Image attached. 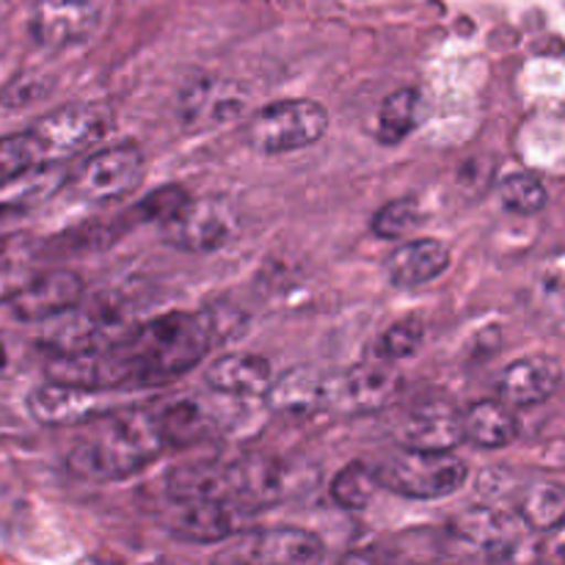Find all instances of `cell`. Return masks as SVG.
<instances>
[{
    "label": "cell",
    "instance_id": "obj_1",
    "mask_svg": "<svg viewBox=\"0 0 565 565\" xmlns=\"http://www.w3.org/2000/svg\"><path fill=\"white\" fill-rule=\"evenodd\" d=\"M218 337L210 312H166L138 323L127 340L114 345L132 373L136 386H160L196 367Z\"/></svg>",
    "mask_w": 565,
    "mask_h": 565
},
{
    "label": "cell",
    "instance_id": "obj_2",
    "mask_svg": "<svg viewBox=\"0 0 565 565\" xmlns=\"http://www.w3.org/2000/svg\"><path fill=\"white\" fill-rule=\"evenodd\" d=\"M166 450V439L154 412H110L94 419V430L83 436L66 456V469L92 483H110L141 472Z\"/></svg>",
    "mask_w": 565,
    "mask_h": 565
},
{
    "label": "cell",
    "instance_id": "obj_3",
    "mask_svg": "<svg viewBox=\"0 0 565 565\" xmlns=\"http://www.w3.org/2000/svg\"><path fill=\"white\" fill-rule=\"evenodd\" d=\"M127 301L116 296H97L94 301H81L70 312L47 320V331L39 340V348L53 356L83 351H105L119 345L136 329Z\"/></svg>",
    "mask_w": 565,
    "mask_h": 565
},
{
    "label": "cell",
    "instance_id": "obj_4",
    "mask_svg": "<svg viewBox=\"0 0 565 565\" xmlns=\"http://www.w3.org/2000/svg\"><path fill=\"white\" fill-rule=\"evenodd\" d=\"M384 489L408 500H441L467 483L469 467L456 450H419L403 447L401 452L386 458L379 469Z\"/></svg>",
    "mask_w": 565,
    "mask_h": 565
},
{
    "label": "cell",
    "instance_id": "obj_5",
    "mask_svg": "<svg viewBox=\"0 0 565 565\" xmlns=\"http://www.w3.org/2000/svg\"><path fill=\"white\" fill-rule=\"evenodd\" d=\"M114 125V110L105 103H70L50 110L28 127L39 158L44 166L66 163L75 154L86 152Z\"/></svg>",
    "mask_w": 565,
    "mask_h": 565
},
{
    "label": "cell",
    "instance_id": "obj_6",
    "mask_svg": "<svg viewBox=\"0 0 565 565\" xmlns=\"http://www.w3.org/2000/svg\"><path fill=\"white\" fill-rule=\"evenodd\" d=\"M329 130V114L315 99H279L257 110L246 127V141L259 154H285L318 143Z\"/></svg>",
    "mask_w": 565,
    "mask_h": 565
},
{
    "label": "cell",
    "instance_id": "obj_7",
    "mask_svg": "<svg viewBox=\"0 0 565 565\" xmlns=\"http://www.w3.org/2000/svg\"><path fill=\"white\" fill-rule=\"evenodd\" d=\"M163 226V241L188 254H213L237 232V210L224 196L185 199Z\"/></svg>",
    "mask_w": 565,
    "mask_h": 565
},
{
    "label": "cell",
    "instance_id": "obj_8",
    "mask_svg": "<svg viewBox=\"0 0 565 565\" xmlns=\"http://www.w3.org/2000/svg\"><path fill=\"white\" fill-rule=\"evenodd\" d=\"M232 463H235L237 502L246 513L279 505V502L315 489V483H318V472L307 463L263 456H248Z\"/></svg>",
    "mask_w": 565,
    "mask_h": 565
},
{
    "label": "cell",
    "instance_id": "obj_9",
    "mask_svg": "<svg viewBox=\"0 0 565 565\" xmlns=\"http://www.w3.org/2000/svg\"><path fill=\"white\" fill-rule=\"evenodd\" d=\"M143 177V154L138 147L119 143V147L99 149L88 154L75 174L70 177L72 191L94 204L116 202L127 196Z\"/></svg>",
    "mask_w": 565,
    "mask_h": 565
},
{
    "label": "cell",
    "instance_id": "obj_10",
    "mask_svg": "<svg viewBox=\"0 0 565 565\" xmlns=\"http://www.w3.org/2000/svg\"><path fill=\"white\" fill-rule=\"evenodd\" d=\"M246 105L248 92L237 81H230V77H199V81L188 83L182 88L177 116H180L185 130L207 132L241 119Z\"/></svg>",
    "mask_w": 565,
    "mask_h": 565
},
{
    "label": "cell",
    "instance_id": "obj_11",
    "mask_svg": "<svg viewBox=\"0 0 565 565\" xmlns=\"http://www.w3.org/2000/svg\"><path fill=\"white\" fill-rule=\"evenodd\" d=\"M25 403L28 414H31L39 425H50V428L86 425L114 412L108 392L86 390V386L64 384V381L53 379L33 386Z\"/></svg>",
    "mask_w": 565,
    "mask_h": 565
},
{
    "label": "cell",
    "instance_id": "obj_12",
    "mask_svg": "<svg viewBox=\"0 0 565 565\" xmlns=\"http://www.w3.org/2000/svg\"><path fill=\"white\" fill-rule=\"evenodd\" d=\"M86 296V285L72 270H47V274L28 279L6 296V307L14 320L22 323H47L58 315L70 312Z\"/></svg>",
    "mask_w": 565,
    "mask_h": 565
},
{
    "label": "cell",
    "instance_id": "obj_13",
    "mask_svg": "<svg viewBox=\"0 0 565 565\" xmlns=\"http://www.w3.org/2000/svg\"><path fill=\"white\" fill-rule=\"evenodd\" d=\"M99 25L94 0H36L28 20L33 42L47 50H66L83 44Z\"/></svg>",
    "mask_w": 565,
    "mask_h": 565
},
{
    "label": "cell",
    "instance_id": "obj_14",
    "mask_svg": "<svg viewBox=\"0 0 565 565\" xmlns=\"http://www.w3.org/2000/svg\"><path fill=\"white\" fill-rule=\"evenodd\" d=\"M522 530L505 513H497L491 508H475L463 513L452 524V544L458 552L483 561H508L516 555Z\"/></svg>",
    "mask_w": 565,
    "mask_h": 565
},
{
    "label": "cell",
    "instance_id": "obj_15",
    "mask_svg": "<svg viewBox=\"0 0 565 565\" xmlns=\"http://www.w3.org/2000/svg\"><path fill=\"white\" fill-rule=\"evenodd\" d=\"M401 390V375L386 364H362L351 373L337 375L331 384V406L351 414L384 408Z\"/></svg>",
    "mask_w": 565,
    "mask_h": 565
},
{
    "label": "cell",
    "instance_id": "obj_16",
    "mask_svg": "<svg viewBox=\"0 0 565 565\" xmlns=\"http://www.w3.org/2000/svg\"><path fill=\"white\" fill-rule=\"evenodd\" d=\"M401 441L419 450H456L463 441V412L436 397L417 403L403 419Z\"/></svg>",
    "mask_w": 565,
    "mask_h": 565
},
{
    "label": "cell",
    "instance_id": "obj_17",
    "mask_svg": "<svg viewBox=\"0 0 565 565\" xmlns=\"http://www.w3.org/2000/svg\"><path fill=\"white\" fill-rule=\"evenodd\" d=\"M169 500L226 502L246 513L237 502L235 467L232 461H191L169 475Z\"/></svg>",
    "mask_w": 565,
    "mask_h": 565
},
{
    "label": "cell",
    "instance_id": "obj_18",
    "mask_svg": "<svg viewBox=\"0 0 565 565\" xmlns=\"http://www.w3.org/2000/svg\"><path fill=\"white\" fill-rule=\"evenodd\" d=\"M331 384L334 379L315 367H292L276 375L265 401L276 414L285 417H312L331 406Z\"/></svg>",
    "mask_w": 565,
    "mask_h": 565
},
{
    "label": "cell",
    "instance_id": "obj_19",
    "mask_svg": "<svg viewBox=\"0 0 565 565\" xmlns=\"http://www.w3.org/2000/svg\"><path fill=\"white\" fill-rule=\"evenodd\" d=\"M241 557L254 563L307 565L323 561V541L301 527L257 530L241 541Z\"/></svg>",
    "mask_w": 565,
    "mask_h": 565
},
{
    "label": "cell",
    "instance_id": "obj_20",
    "mask_svg": "<svg viewBox=\"0 0 565 565\" xmlns=\"http://www.w3.org/2000/svg\"><path fill=\"white\" fill-rule=\"evenodd\" d=\"M563 381V370L550 356H527L508 364L500 379V397L513 408H530L550 401Z\"/></svg>",
    "mask_w": 565,
    "mask_h": 565
},
{
    "label": "cell",
    "instance_id": "obj_21",
    "mask_svg": "<svg viewBox=\"0 0 565 565\" xmlns=\"http://www.w3.org/2000/svg\"><path fill=\"white\" fill-rule=\"evenodd\" d=\"M274 379V364L254 353H226L204 370L210 390L226 397H265Z\"/></svg>",
    "mask_w": 565,
    "mask_h": 565
},
{
    "label": "cell",
    "instance_id": "obj_22",
    "mask_svg": "<svg viewBox=\"0 0 565 565\" xmlns=\"http://www.w3.org/2000/svg\"><path fill=\"white\" fill-rule=\"evenodd\" d=\"M447 268H450V248L434 237L403 243L386 259V276L395 287H423L439 279Z\"/></svg>",
    "mask_w": 565,
    "mask_h": 565
},
{
    "label": "cell",
    "instance_id": "obj_23",
    "mask_svg": "<svg viewBox=\"0 0 565 565\" xmlns=\"http://www.w3.org/2000/svg\"><path fill=\"white\" fill-rule=\"evenodd\" d=\"M241 516L235 505L226 502H180L171 500L169 530L185 541L210 544L224 541L235 533V522Z\"/></svg>",
    "mask_w": 565,
    "mask_h": 565
},
{
    "label": "cell",
    "instance_id": "obj_24",
    "mask_svg": "<svg viewBox=\"0 0 565 565\" xmlns=\"http://www.w3.org/2000/svg\"><path fill=\"white\" fill-rule=\"evenodd\" d=\"M519 436V419L513 406H508L502 397L497 401H478L463 412V439L475 447L486 450H500L508 447Z\"/></svg>",
    "mask_w": 565,
    "mask_h": 565
},
{
    "label": "cell",
    "instance_id": "obj_25",
    "mask_svg": "<svg viewBox=\"0 0 565 565\" xmlns=\"http://www.w3.org/2000/svg\"><path fill=\"white\" fill-rule=\"evenodd\" d=\"M64 182H70V174L64 171V163L39 166V169L25 171L14 180L0 185V215L25 213L36 204L47 202Z\"/></svg>",
    "mask_w": 565,
    "mask_h": 565
},
{
    "label": "cell",
    "instance_id": "obj_26",
    "mask_svg": "<svg viewBox=\"0 0 565 565\" xmlns=\"http://www.w3.org/2000/svg\"><path fill=\"white\" fill-rule=\"evenodd\" d=\"M163 434L166 447H191L210 436L213 430V417L207 408L193 397H180V401H169L163 408L154 412Z\"/></svg>",
    "mask_w": 565,
    "mask_h": 565
},
{
    "label": "cell",
    "instance_id": "obj_27",
    "mask_svg": "<svg viewBox=\"0 0 565 565\" xmlns=\"http://www.w3.org/2000/svg\"><path fill=\"white\" fill-rule=\"evenodd\" d=\"M519 516L524 527L535 533H552L565 522V489L552 480H539L524 491L519 502Z\"/></svg>",
    "mask_w": 565,
    "mask_h": 565
},
{
    "label": "cell",
    "instance_id": "obj_28",
    "mask_svg": "<svg viewBox=\"0 0 565 565\" xmlns=\"http://www.w3.org/2000/svg\"><path fill=\"white\" fill-rule=\"evenodd\" d=\"M419 125V92L417 88L406 86L392 92L390 97L381 103L379 110V125H375V138L384 147H395L403 138L414 132Z\"/></svg>",
    "mask_w": 565,
    "mask_h": 565
},
{
    "label": "cell",
    "instance_id": "obj_29",
    "mask_svg": "<svg viewBox=\"0 0 565 565\" xmlns=\"http://www.w3.org/2000/svg\"><path fill=\"white\" fill-rule=\"evenodd\" d=\"M379 486V472L367 469L364 463H348L331 480V497H334V502L340 508L362 511V508H367L373 502Z\"/></svg>",
    "mask_w": 565,
    "mask_h": 565
},
{
    "label": "cell",
    "instance_id": "obj_30",
    "mask_svg": "<svg viewBox=\"0 0 565 565\" xmlns=\"http://www.w3.org/2000/svg\"><path fill=\"white\" fill-rule=\"evenodd\" d=\"M423 221L425 215L417 199L406 196L384 204V207L373 215V221H370V230H373L381 241H401V237L412 235Z\"/></svg>",
    "mask_w": 565,
    "mask_h": 565
},
{
    "label": "cell",
    "instance_id": "obj_31",
    "mask_svg": "<svg viewBox=\"0 0 565 565\" xmlns=\"http://www.w3.org/2000/svg\"><path fill=\"white\" fill-rule=\"evenodd\" d=\"M500 202L516 215H535L546 207L550 193H546V185L539 177L527 174V171H516V174L502 180Z\"/></svg>",
    "mask_w": 565,
    "mask_h": 565
},
{
    "label": "cell",
    "instance_id": "obj_32",
    "mask_svg": "<svg viewBox=\"0 0 565 565\" xmlns=\"http://www.w3.org/2000/svg\"><path fill=\"white\" fill-rule=\"evenodd\" d=\"M42 158H39V149L33 143L31 132H11V136H0V185L14 177L25 174V171L39 169Z\"/></svg>",
    "mask_w": 565,
    "mask_h": 565
},
{
    "label": "cell",
    "instance_id": "obj_33",
    "mask_svg": "<svg viewBox=\"0 0 565 565\" xmlns=\"http://www.w3.org/2000/svg\"><path fill=\"white\" fill-rule=\"evenodd\" d=\"M425 340V326L419 320H401V323L390 326V329L381 334L379 340V356L384 362H397V359H406L412 353H417V348Z\"/></svg>",
    "mask_w": 565,
    "mask_h": 565
},
{
    "label": "cell",
    "instance_id": "obj_34",
    "mask_svg": "<svg viewBox=\"0 0 565 565\" xmlns=\"http://www.w3.org/2000/svg\"><path fill=\"white\" fill-rule=\"evenodd\" d=\"M185 199H188V193L182 191V188L166 185V188H160V191H154L152 196L143 199V202L138 204L136 213L141 215L143 221L154 218V221H160V224H166V221H169L171 215L182 207V204H185Z\"/></svg>",
    "mask_w": 565,
    "mask_h": 565
},
{
    "label": "cell",
    "instance_id": "obj_35",
    "mask_svg": "<svg viewBox=\"0 0 565 565\" xmlns=\"http://www.w3.org/2000/svg\"><path fill=\"white\" fill-rule=\"evenodd\" d=\"M31 356V345L22 337L0 329V379H11L20 373Z\"/></svg>",
    "mask_w": 565,
    "mask_h": 565
},
{
    "label": "cell",
    "instance_id": "obj_36",
    "mask_svg": "<svg viewBox=\"0 0 565 565\" xmlns=\"http://www.w3.org/2000/svg\"><path fill=\"white\" fill-rule=\"evenodd\" d=\"M42 94H44V86L39 77H17V81H11L9 86L3 88L0 99H3V105H9V108H22V105L42 97Z\"/></svg>",
    "mask_w": 565,
    "mask_h": 565
},
{
    "label": "cell",
    "instance_id": "obj_37",
    "mask_svg": "<svg viewBox=\"0 0 565 565\" xmlns=\"http://www.w3.org/2000/svg\"><path fill=\"white\" fill-rule=\"evenodd\" d=\"M544 557H546V561L565 563V522L557 530H552L550 544L544 546Z\"/></svg>",
    "mask_w": 565,
    "mask_h": 565
}]
</instances>
